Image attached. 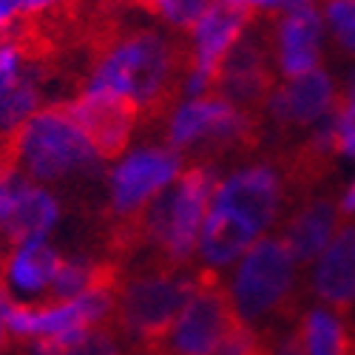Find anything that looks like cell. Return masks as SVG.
Instances as JSON below:
<instances>
[{
	"instance_id": "4",
	"label": "cell",
	"mask_w": 355,
	"mask_h": 355,
	"mask_svg": "<svg viewBox=\"0 0 355 355\" xmlns=\"http://www.w3.org/2000/svg\"><path fill=\"white\" fill-rule=\"evenodd\" d=\"M295 259L284 239H261L248 248L230 287L233 307L248 324H261L293 307Z\"/></svg>"
},
{
	"instance_id": "6",
	"label": "cell",
	"mask_w": 355,
	"mask_h": 355,
	"mask_svg": "<svg viewBox=\"0 0 355 355\" xmlns=\"http://www.w3.org/2000/svg\"><path fill=\"white\" fill-rule=\"evenodd\" d=\"M180 157L171 148H145L123 159L111 173V216L128 219L139 214L180 176Z\"/></svg>"
},
{
	"instance_id": "3",
	"label": "cell",
	"mask_w": 355,
	"mask_h": 355,
	"mask_svg": "<svg viewBox=\"0 0 355 355\" xmlns=\"http://www.w3.org/2000/svg\"><path fill=\"white\" fill-rule=\"evenodd\" d=\"M245 330L248 324L236 313L230 290L211 268H202L182 313L148 355H227Z\"/></svg>"
},
{
	"instance_id": "11",
	"label": "cell",
	"mask_w": 355,
	"mask_h": 355,
	"mask_svg": "<svg viewBox=\"0 0 355 355\" xmlns=\"http://www.w3.org/2000/svg\"><path fill=\"white\" fill-rule=\"evenodd\" d=\"M333 80L324 71L313 69L310 74L293 77L290 83L273 88L268 108L282 125H310L321 120L333 108Z\"/></svg>"
},
{
	"instance_id": "2",
	"label": "cell",
	"mask_w": 355,
	"mask_h": 355,
	"mask_svg": "<svg viewBox=\"0 0 355 355\" xmlns=\"http://www.w3.org/2000/svg\"><path fill=\"white\" fill-rule=\"evenodd\" d=\"M199 270H142L125 279L114 295L116 333L134 338L145 352H151L173 327L188 295L193 293Z\"/></svg>"
},
{
	"instance_id": "8",
	"label": "cell",
	"mask_w": 355,
	"mask_h": 355,
	"mask_svg": "<svg viewBox=\"0 0 355 355\" xmlns=\"http://www.w3.org/2000/svg\"><path fill=\"white\" fill-rule=\"evenodd\" d=\"M273 88H276V77L268 63V54L253 37L242 35L239 43L225 57L214 97L230 103L248 116H256L259 108L268 105Z\"/></svg>"
},
{
	"instance_id": "12",
	"label": "cell",
	"mask_w": 355,
	"mask_h": 355,
	"mask_svg": "<svg viewBox=\"0 0 355 355\" xmlns=\"http://www.w3.org/2000/svg\"><path fill=\"white\" fill-rule=\"evenodd\" d=\"M318 259L321 261L313 279L315 295L338 310L352 307L355 304V225L341 227Z\"/></svg>"
},
{
	"instance_id": "13",
	"label": "cell",
	"mask_w": 355,
	"mask_h": 355,
	"mask_svg": "<svg viewBox=\"0 0 355 355\" xmlns=\"http://www.w3.org/2000/svg\"><path fill=\"white\" fill-rule=\"evenodd\" d=\"M318 37H321V17L310 6L290 9L282 15L276 26V46L282 71L293 80L310 74L318 63Z\"/></svg>"
},
{
	"instance_id": "7",
	"label": "cell",
	"mask_w": 355,
	"mask_h": 355,
	"mask_svg": "<svg viewBox=\"0 0 355 355\" xmlns=\"http://www.w3.org/2000/svg\"><path fill=\"white\" fill-rule=\"evenodd\" d=\"M211 202H214L211 208L222 211L233 222H239L245 230L259 236L279 214L282 180L268 165L242 168V171H236L230 180L216 185V193Z\"/></svg>"
},
{
	"instance_id": "23",
	"label": "cell",
	"mask_w": 355,
	"mask_h": 355,
	"mask_svg": "<svg viewBox=\"0 0 355 355\" xmlns=\"http://www.w3.org/2000/svg\"><path fill=\"white\" fill-rule=\"evenodd\" d=\"M3 344H6V327H3V318H0V352H3Z\"/></svg>"
},
{
	"instance_id": "16",
	"label": "cell",
	"mask_w": 355,
	"mask_h": 355,
	"mask_svg": "<svg viewBox=\"0 0 355 355\" xmlns=\"http://www.w3.org/2000/svg\"><path fill=\"white\" fill-rule=\"evenodd\" d=\"M304 355H355V338L330 310H310L299 327Z\"/></svg>"
},
{
	"instance_id": "22",
	"label": "cell",
	"mask_w": 355,
	"mask_h": 355,
	"mask_svg": "<svg viewBox=\"0 0 355 355\" xmlns=\"http://www.w3.org/2000/svg\"><path fill=\"white\" fill-rule=\"evenodd\" d=\"M341 214H347V216L355 214V182L347 188V193H344V199H341Z\"/></svg>"
},
{
	"instance_id": "15",
	"label": "cell",
	"mask_w": 355,
	"mask_h": 355,
	"mask_svg": "<svg viewBox=\"0 0 355 355\" xmlns=\"http://www.w3.org/2000/svg\"><path fill=\"white\" fill-rule=\"evenodd\" d=\"M60 261H63V256L54 248H49L46 239L43 242H26L9 253L0 282H3L9 290H20L23 295H37V293L49 290L57 268H60Z\"/></svg>"
},
{
	"instance_id": "5",
	"label": "cell",
	"mask_w": 355,
	"mask_h": 355,
	"mask_svg": "<svg viewBox=\"0 0 355 355\" xmlns=\"http://www.w3.org/2000/svg\"><path fill=\"white\" fill-rule=\"evenodd\" d=\"M168 142L176 151L199 148L205 157L250 151L259 145L256 116L242 114L219 97H196L173 114Z\"/></svg>"
},
{
	"instance_id": "10",
	"label": "cell",
	"mask_w": 355,
	"mask_h": 355,
	"mask_svg": "<svg viewBox=\"0 0 355 355\" xmlns=\"http://www.w3.org/2000/svg\"><path fill=\"white\" fill-rule=\"evenodd\" d=\"M57 216H60L57 199L17 173L12 182L6 219L0 225V236L9 242L12 250L26 242H43L46 233L57 225Z\"/></svg>"
},
{
	"instance_id": "21",
	"label": "cell",
	"mask_w": 355,
	"mask_h": 355,
	"mask_svg": "<svg viewBox=\"0 0 355 355\" xmlns=\"http://www.w3.org/2000/svg\"><path fill=\"white\" fill-rule=\"evenodd\" d=\"M333 125H336V154L355 157V103L341 100L336 105Z\"/></svg>"
},
{
	"instance_id": "18",
	"label": "cell",
	"mask_w": 355,
	"mask_h": 355,
	"mask_svg": "<svg viewBox=\"0 0 355 355\" xmlns=\"http://www.w3.org/2000/svg\"><path fill=\"white\" fill-rule=\"evenodd\" d=\"M128 3L165 17L171 26L193 28L196 20L208 12V6L214 3V0H128Z\"/></svg>"
},
{
	"instance_id": "24",
	"label": "cell",
	"mask_w": 355,
	"mask_h": 355,
	"mask_svg": "<svg viewBox=\"0 0 355 355\" xmlns=\"http://www.w3.org/2000/svg\"><path fill=\"white\" fill-rule=\"evenodd\" d=\"M352 338H355V336H352Z\"/></svg>"
},
{
	"instance_id": "9",
	"label": "cell",
	"mask_w": 355,
	"mask_h": 355,
	"mask_svg": "<svg viewBox=\"0 0 355 355\" xmlns=\"http://www.w3.org/2000/svg\"><path fill=\"white\" fill-rule=\"evenodd\" d=\"M66 108L100 159H120L128 148L134 125L139 123V111L128 100L97 97L83 92L77 100L66 103Z\"/></svg>"
},
{
	"instance_id": "14",
	"label": "cell",
	"mask_w": 355,
	"mask_h": 355,
	"mask_svg": "<svg viewBox=\"0 0 355 355\" xmlns=\"http://www.w3.org/2000/svg\"><path fill=\"white\" fill-rule=\"evenodd\" d=\"M338 230V211L327 199L310 202L307 208L295 216L284 233V245L293 253L295 264H310L324 253L330 239Z\"/></svg>"
},
{
	"instance_id": "19",
	"label": "cell",
	"mask_w": 355,
	"mask_h": 355,
	"mask_svg": "<svg viewBox=\"0 0 355 355\" xmlns=\"http://www.w3.org/2000/svg\"><path fill=\"white\" fill-rule=\"evenodd\" d=\"M69 355H123L120 344H116V324H114V318L88 330L85 338Z\"/></svg>"
},
{
	"instance_id": "17",
	"label": "cell",
	"mask_w": 355,
	"mask_h": 355,
	"mask_svg": "<svg viewBox=\"0 0 355 355\" xmlns=\"http://www.w3.org/2000/svg\"><path fill=\"white\" fill-rule=\"evenodd\" d=\"M40 105V77L35 69H26L15 77L9 92L0 97V139L20 128Z\"/></svg>"
},
{
	"instance_id": "1",
	"label": "cell",
	"mask_w": 355,
	"mask_h": 355,
	"mask_svg": "<svg viewBox=\"0 0 355 355\" xmlns=\"http://www.w3.org/2000/svg\"><path fill=\"white\" fill-rule=\"evenodd\" d=\"M9 137L17 151V165L28 180L54 182L74 173L94 176L100 171L94 148L71 120L66 103L35 111Z\"/></svg>"
},
{
	"instance_id": "20",
	"label": "cell",
	"mask_w": 355,
	"mask_h": 355,
	"mask_svg": "<svg viewBox=\"0 0 355 355\" xmlns=\"http://www.w3.org/2000/svg\"><path fill=\"white\" fill-rule=\"evenodd\" d=\"M327 20L338 43L355 54V0H327Z\"/></svg>"
}]
</instances>
